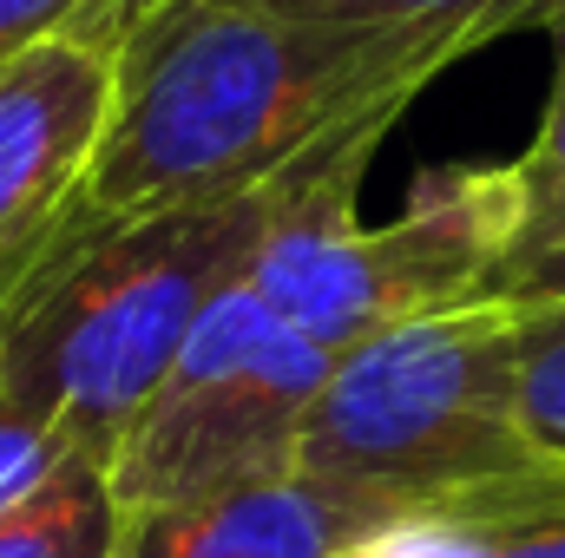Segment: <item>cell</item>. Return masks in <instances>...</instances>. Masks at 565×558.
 Returning <instances> with one entry per match:
<instances>
[{
  "instance_id": "cell-6",
  "label": "cell",
  "mask_w": 565,
  "mask_h": 558,
  "mask_svg": "<svg viewBox=\"0 0 565 558\" xmlns=\"http://www.w3.org/2000/svg\"><path fill=\"white\" fill-rule=\"evenodd\" d=\"M119 79V33L73 26L0 66V296L66 230L99 158Z\"/></svg>"
},
{
  "instance_id": "cell-5",
  "label": "cell",
  "mask_w": 565,
  "mask_h": 558,
  "mask_svg": "<svg viewBox=\"0 0 565 558\" xmlns=\"http://www.w3.org/2000/svg\"><path fill=\"white\" fill-rule=\"evenodd\" d=\"M329 368L335 355L289 329L250 277H237L211 296L164 382L106 453L113 500L158 506L296 473L302 415L322 395Z\"/></svg>"
},
{
  "instance_id": "cell-13",
  "label": "cell",
  "mask_w": 565,
  "mask_h": 558,
  "mask_svg": "<svg viewBox=\"0 0 565 558\" xmlns=\"http://www.w3.org/2000/svg\"><path fill=\"white\" fill-rule=\"evenodd\" d=\"M73 460H93V453H79V440L40 415L0 368V519L20 513L33 493H46Z\"/></svg>"
},
{
  "instance_id": "cell-1",
  "label": "cell",
  "mask_w": 565,
  "mask_h": 558,
  "mask_svg": "<svg viewBox=\"0 0 565 558\" xmlns=\"http://www.w3.org/2000/svg\"><path fill=\"white\" fill-rule=\"evenodd\" d=\"M113 119L73 217H145L270 191L355 139H388L447 66L309 0H119Z\"/></svg>"
},
{
  "instance_id": "cell-9",
  "label": "cell",
  "mask_w": 565,
  "mask_h": 558,
  "mask_svg": "<svg viewBox=\"0 0 565 558\" xmlns=\"http://www.w3.org/2000/svg\"><path fill=\"white\" fill-rule=\"evenodd\" d=\"M119 500L99 460H73L46 493L0 519V558H113Z\"/></svg>"
},
{
  "instance_id": "cell-3",
  "label": "cell",
  "mask_w": 565,
  "mask_h": 558,
  "mask_svg": "<svg viewBox=\"0 0 565 558\" xmlns=\"http://www.w3.org/2000/svg\"><path fill=\"white\" fill-rule=\"evenodd\" d=\"M382 139H355L282 184L250 282L289 329L329 355L454 302H493L520 250V164H434L388 224L355 217V191Z\"/></svg>"
},
{
  "instance_id": "cell-2",
  "label": "cell",
  "mask_w": 565,
  "mask_h": 558,
  "mask_svg": "<svg viewBox=\"0 0 565 558\" xmlns=\"http://www.w3.org/2000/svg\"><path fill=\"white\" fill-rule=\"evenodd\" d=\"M282 184L106 224L66 217L53 250L0 296L7 382L106 466L211 296L250 277Z\"/></svg>"
},
{
  "instance_id": "cell-4",
  "label": "cell",
  "mask_w": 565,
  "mask_h": 558,
  "mask_svg": "<svg viewBox=\"0 0 565 558\" xmlns=\"http://www.w3.org/2000/svg\"><path fill=\"white\" fill-rule=\"evenodd\" d=\"M546 466L520 427L513 302L408 315L335 355L302 415L296 473L382 513H422Z\"/></svg>"
},
{
  "instance_id": "cell-14",
  "label": "cell",
  "mask_w": 565,
  "mask_h": 558,
  "mask_svg": "<svg viewBox=\"0 0 565 558\" xmlns=\"http://www.w3.org/2000/svg\"><path fill=\"white\" fill-rule=\"evenodd\" d=\"M106 7H119V0H0V66H13L20 53L46 46L53 33L93 26Z\"/></svg>"
},
{
  "instance_id": "cell-15",
  "label": "cell",
  "mask_w": 565,
  "mask_h": 558,
  "mask_svg": "<svg viewBox=\"0 0 565 558\" xmlns=\"http://www.w3.org/2000/svg\"><path fill=\"white\" fill-rule=\"evenodd\" d=\"M540 296H565V244L540 250L533 264H520L513 277L500 282V296H493V302H540Z\"/></svg>"
},
{
  "instance_id": "cell-11",
  "label": "cell",
  "mask_w": 565,
  "mask_h": 558,
  "mask_svg": "<svg viewBox=\"0 0 565 558\" xmlns=\"http://www.w3.org/2000/svg\"><path fill=\"white\" fill-rule=\"evenodd\" d=\"M540 33H546V46H553V86H546V112H540L533 144L513 158V164H520L526 224H520V250H513L507 277H513L520 264H533L540 250L565 244V0H553V13L540 20ZM493 296H500V289H493Z\"/></svg>"
},
{
  "instance_id": "cell-10",
  "label": "cell",
  "mask_w": 565,
  "mask_h": 558,
  "mask_svg": "<svg viewBox=\"0 0 565 558\" xmlns=\"http://www.w3.org/2000/svg\"><path fill=\"white\" fill-rule=\"evenodd\" d=\"M322 13H342V20H362V26H382V33H402L427 53H440L447 66L500 33H520V26H540L553 13V0H309Z\"/></svg>"
},
{
  "instance_id": "cell-8",
  "label": "cell",
  "mask_w": 565,
  "mask_h": 558,
  "mask_svg": "<svg viewBox=\"0 0 565 558\" xmlns=\"http://www.w3.org/2000/svg\"><path fill=\"white\" fill-rule=\"evenodd\" d=\"M342 558H565V466L546 460L507 486L395 513L349 539Z\"/></svg>"
},
{
  "instance_id": "cell-12",
  "label": "cell",
  "mask_w": 565,
  "mask_h": 558,
  "mask_svg": "<svg viewBox=\"0 0 565 558\" xmlns=\"http://www.w3.org/2000/svg\"><path fill=\"white\" fill-rule=\"evenodd\" d=\"M513 368H520V427L533 453L565 466V296L513 302Z\"/></svg>"
},
{
  "instance_id": "cell-7",
  "label": "cell",
  "mask_w": 565,
  "mask_h": 558,
  "mask_svg": "<svg viewBox=\"0 0 565 558\" xmlns=\"http://www.w3.org/2000/svg\"><path fill=\"white\" fill-rule=\"evenodd\" d=\"M395 513L335 493L309 473L244 480L191 500L119 506L113 558H342L349 539Z\"/></svg>"
}]
</instances>
